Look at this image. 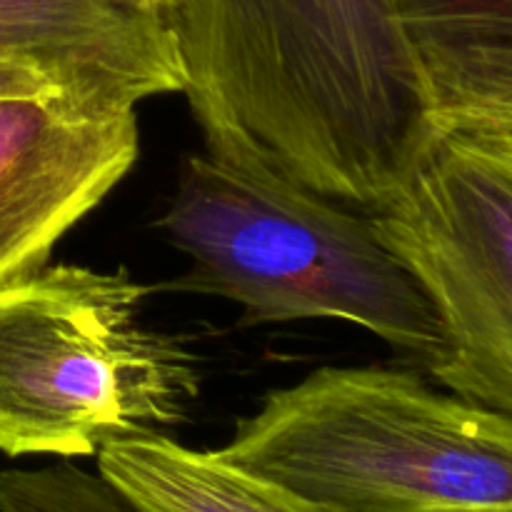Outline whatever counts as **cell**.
Wrapping results in <instances>:
<instances>
[{"label": "cell", "mask_w": 512, "mask_h": 512, "mask_svg": "<svg viewBox=\"0 0 512 512\" xmlns=\"http://www.w3.org/2000/svg\"><path fill=\"white\" fill-rule=\"evenodd\" d=\"M0 512H138L103 475L70 463L0 473Z\"/></svg>", "instance_id": "cell-10"}, {"label": "cell", "mask_w": 512, "mask_h": 512, "mask_svg": "<svg viewBox=\"0 0 512 512\" xmlns=\"http://www.w3.org/2000/svg\"><path fill=\"white\" fill-rule=\"evenodd\" d=\"M133 3L148 5V8H155V10H160V13L170 15V10H173L175 0H133Z\"/></svg>", "instance_id": "cell-13"}, {"label": "cell", "mask_w": 512, "mask_h": 512, "mask_svg": "<svg viewBox=\"0 0 512 512\" xmlns=\"http://www.w3.org/2000/svg\"><path fill=\"white\" fill-rule=\"evenodd\" d=\"M0 63L95 110L183 93L173 23L133 0H0Z\"/></svg>", "instance_id": "cell-7"}, {"label": "cell", "mask_w": 512, "mask_h": 512, "mask_svg": "<svg viewBox=\"0 0 512 512\" xmlns=\"http://www.w3.org/2000/svg\"><path fill=\"white\" fill-rule=\"evenodd\" d=\"M218 453L318 512L512 510L510 415L403 368L315 370Z\"/></svg>", "instance_id": "cell-2"}, {"label": "cell", "mask_w": 512, "mask_h": 512, "mask_svg": "<svg viewBox=\"0 0 512 512\" xmlns=\"http://www.w3.org/2000/svg\"><path fill=\"white\" fill-rule=\"evenodd\" d=\"M158 228L190 260L165 288L238 303L243 325L345 320L425 370L443 355L433 303L370 213L205 153L183 160Z\"/></svg>", "instance_id": "cell-3"}, {"label": "cell", "mask_w": 512, "mask_h": 512, "mask_svg": "<svg viewBox=\"0 0 512 512\" xmlns=\"http://www.w3.org/2000/svg\"><path fill=\"white\" fill-rule=\"evenodd\" d=\"M0 95H63L55 85L18 65L0 63Z\"/></svg>", "instance_id": "cell-11"}, {"label": "cell", "mask_w": 512, "mask_h": 512, "mask_svg": "<svg viewBox=\"0 0 512 512\" xmlns=\"http://www.w3.org/2000/svg\"><path fill=\"white\" fill-rule=\"evenodd\" d=\"M473 512H512V510H473Z\"/></svg>", "instance_id": "cell-14"}, {"label": "cell", "mask_w": 512, "mask_h": 512, "mask_svg": "<svg viewBox=\"0 0 512 512\" xmlns=\"http://www.w3.org/2000/svg\"><path fill=\"white\" fill-rule=\"evenodd\" d=\"M460 130H488V133H503L512 138V105L510 108L500 110V113L490 115V118H485L483 123L473 125V128H460Z\"/></svg>", "instance_id": "cell-12"}, {"label": "cell", "mask_w": 512, "mask_h": 512, "mask_svg": "<svg viewBox=\"0 0 512 512\" xmlns=\"http://www.w3.org/2000/svg\"><path fill=\"white\" fill-rule=\"evenodd\" d=\"M190 110L208 153L375 213L435 115L398 0H175Z\"/></svg>", "instance_id": "cell-1"}, {"label": "cell", "mask_w": 512, "mask_h": 512, "mask_svg": "<svg viewBox=\"0 0 512 512\" xmlns=\"http://www.w3.org/2000/svg\"><path fill=\"white\" fill-rule=\"evenodd\" d=\"M98 473L138 512H318L290 490L168 435L108 443Z\"/></svg>", "instance_id": "cell-9"}, {"label": "cell", "mask_w": 512, "mask_h": 512, "mask_svg": "<svg viewBox=\"0 0 512 512\" xmlns=\"http://www.w3.org/2000/svg\"><path fill=\"white\" fill-rule=\"evenodd\" d=\"M135 110L0 95V288L48 263L138 160Z\"/></svg>", "instance_id": "cell-6"}, {"label": "cell", "mask_w": 512, "mask_h": 512, "mask_svg": "<svg viewBox=\"0 0 512 512\" xmlns=\"http://www.w3.org/2000/svg\"><path fill=\"white\" fill-rule=\"evenodd\" d=\"M370 218L443 325L445 350L428 373L512 418L510 135L438 125L403 188Z\"/></svg>", "instance_id": "cell-5"}, {"label": "cell", "mask_w": 512, "mask_h": 512, "mask_svg": "<svg viewBox=\"0 0 512 512\" xmlns=\"http://www.w3.org/2000/svg\"><path fill=\"white\" fill-rule=\"evenodd\" d=\"M435 123L473 128L512 105V0H398Z\"/></svg>", "instance_id": "cell-8"}, {"label": "cell", "mask_w": 512, "mask_h": 512, "mask_svg": "<svg viewBox=\"0 0 512 512\" xmlns=\"http://www.w3.org/2000/svg\"><path fill=\"white\" fill-rule=\"evenodd\" d=\"M125 270L43 265L0 288V453L88 458L188 418L200 368Z\"/></svg>", "instance_id": "cell-4"}]
</instances>
